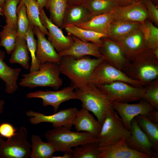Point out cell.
<instances>
[{
    "label": "cell",
    "instance_id": "6da1fadb",
    "mask_svg": "<svg viewBox=\"0 0 158 158\" xmlns=\"http://www.w3.org/2000/svg\"><path fill=\"white\" fill-rule=\"evenodd\" d=\"M104 60L102 58L92 59L88 56L80 57L65 56H62L59 65L60 73L69 79L75 89L90 83L93 71Z\"/></svg>",
    "mask_w": 158,
    "mask_h": 158
},
{
    "label": "cell",
    "instance_id": "7a4b0ae2",
    "mask_svg": "<svg viewBox=\"0 0 158 158\" xmlns=\"http://www.w3.org/2000/svg\"><path fill=\"white\" fill-rule=\"evenodd\" d=\"M75 90L76 99L82 102V108L92 112L102 125L108 113L114 109L112 102L91 83Z\"/></svg>",
    "mask_w": 158,
    "mask_h": 158
},
{
    "label": "cell",
    "instance_id": "3957f363",
    "mask_svg": "<svg viewBox=\"0 0 158 158\" xmlns=\"http://www.w3.org/2000/svg\"><path fill=\"white\" fill-rule=\"evenodd\" d=\"M64 126L54 128L47 131L44 136L56 147L57 152L72 153L71 148L85 143L97 141V137L84 132H73Z\"/></svg>",
    "mask_w": 158,
    "mask_h": 158
},
{
    "label": "cell",
    "instance_id": "277c9868",
    "mask_svg": "<svg viewBox=\"0 0 158 158\" xmlns=\"http://www.w3.org/2000/svg\"><path fill=\"white\" fill-rule=\"evenodd\" d=\"M123 72L144 86L158 79V59L148 49L129 62Z\"/></svg>",
    "mask_w": 158,
    "mask_h": 158
},
{
    "label": "cell",
    "instance_id": "5b68a950",
    "mask_svg": "<svg viewBox=\"0 0 158 158\" xmlns=\"http://www.w3.org/2000/svg\"><path fill=\"white\" fill-rule=\"evenodd\" d=\"M59 63L47 62L40 65L38 71L24 73L19 85L32 89L37 87H49L58 90L62 83Z\"/></svg>",
    "mask_w": 158,
    "mask_h": 158
},
{
    "label": "cell",
    "instance_id": "8992f818",
    "mask_svg": "<svg viewBox=\"0 0 158 158\" xmlns=\"http://www.w3.org/2000/svg\"><path fill=\"white\" fill-rule=\"evenodd\" d=\"M130 131L127 129L117 112L113 110L107 115L102 124L97 142L99 147L112 145L130 137Z\"/></svg>",
    "mask_w": 158,
    "mask_h": 158
},
{
    "label": "cell",
    "instance_id": "52a82bcc",
    "mask_svg": "<svg viewBox=\"0 0 158 158\" xmlns=\"http://www.w3.org/2000/svg\"><path fill=\"white\" fill-rule=\"evenodd\" d=\"M95 85L111 102L121 103L140 100L142 98L145 89L144 86L136 87L121 81Z\"/></svg>",
    "mask_w": 158,
    "mask_h": 158
},
{
    "label": "cell",
    "instance_id": "ba28073f",
    "mask_svg": "<svg viewBox=\"0 0 158 158\" xmlns=\"http://www.w3.org/2000/svg\"><path fill=\"white\" fill-rule=\"evenodd\" d=\"M31 152L27 130L21 126L14 135L3 141L0 147V158H28Z\"/></svg>",
    "mask_w": 158,
    "mask_h": 158
},
{
    "label": "cell",
    "instance_id": "9c48e42d",
    "mask_svg": "<svg viewBox=\"0 0 158 158\" xmlns=\"http://www.w3.org/2000/svg\"><path fill=\"white\" fill-rule=\"evenodd\" d=\"M116 81L125 82L136 87H144L141 83L130 78L122 71L104 60L95 68L89 80L90 83L95 85L105 84Z\"/></svg>",
    "mask_w": 158,
    "mask_h": 158
},
{
    "label": "cell",
    "instance_id": "30bf717a",
    "mask_svg": "<svg viewBox=\"0 0 158 158\" xmlns=\"http://www.w3.org/2000/svg\"><path fill=\"white\" fill-rule=\"evenodd\" d=\"M78 110L76 107H70L60 110L51 115H46L29 110L26 112V114L30 117L29 120L32 124L49 123H51L53 128L64 126L71 129Z\"/></svg>",
    "mask_w": 158,
    "mask_h": 158
},
{
    "label": "cell",
    "instance_id": "8fae6325",
    "mask_svg": "<svg viewBox=\"0 0 158 158\" xmlns=\"http://www.w3.org/2000/svg\"><path fill=\"white\" fill-rule=\"evenodd\" d=\"M112 103L113 109L121 118L124 126L130 131L131 121L134 118L139 115L147 118L151 111L155 109L143 99L136 104L115 102Z\"/></svg>",
    "mask_w": 158,
    "mask_h": 158
},
{
    "label": "cell",
    "instance_id": "7c38bea8",
    "mask_svg": "<svg viewBox=\"0 0 158 158\" xmlns=\"http://www.w3.org/2000/svg\"><path fill=\"white\" fill-rule=\"evenodd\" d=\"M75 89L71 85L59 91L37 90L27 93L26 97L28 98L41 99L43 106L45 107L49 105L52 106L54 108V113L57 111L60 105L63 102L71 99H76Z\"/></svg>",
    "mask_w": 158,
    "mask_h": 158
},
{
    "label": "cell",
    "instance_id": "4fadbf2b",
    "mask_svg": "<svg viewBox=\"0 0 158 158\" xmlns=\"http://www.w3.org/2000/svg\"><path fill=\"white\" fill-rule=\"evenodd\" d=\"M116 42L121 46L129 62L149 49L142 26L140 28Z\"/></svg>",
    "mask_w": 158,
    "mask_h": 158
},
{
    "label": "cell",
    "instance_id": "5bb4252c",
    "mask_svg": "<svg viewBox=\"0 0 158 158\" xmlns=\"http://www.w3.org/2000/svg\"><path fill=\"white\" fill-rule=\"evenodd\" d=\"M40 11L41 22L48 31V39L56 51L59 53L71 47L74 42L71 35L65 36L62 29L53 23L47 17L44 9Z\"/></svg>",
    "mask_w": 158,
    "mask_h": 158
},
{
    "label": "cell",
    "instance_id": "9a60e30c",
    "mask_svg": "<svg viewBox=\"0 0 158 158\" xmlns=\"http://www.w3.org/2000/svg\"><path fill=\"white\" fill-rule=\"evenodd\" d=\"M103 43L100 51L104 60L123 71L129 62L125 56L122 49L117 42L107 37L102 39Z\"/></svg>",
    "mask_w": 158,
    "mask_h": 158
},
{
    "label": "cell",
    "instance_id": "2e32d148",
    "mask_svg": "<svg viewBox=\"0 0 158 158\" xmlns=\"http://www.w3.org/2000/svg\"><path fill=\"white\" fill-rule=\"evenodd\" d=\"M34 31L37 39L35 55L37 64L40 66L47 62L59 63L62 56L56 51L51 42L38 27H34Z\"/></svg>",
    "mask_w": 158,
    "mask_h": 158
},
{
    "label": "cell",
    "instance_id": "e0dca14e",
    "mask_svg": "<svg viewBox=\"0 0 158 158\" xmlns=\"http://www.w3.org/2000/svg\"><path fill=\"white\" fill-rule=\"evenodd\" d=\"M123 138L114 144L99 147L98 158H150L148 155L130 148Z\"/></svg>",
    "mask_w": 158,
    "mask_h": 158
},
{
    "label": "cell",
    "instance_id": "ac0fdd59",
    "mask_svg": "<svg viewBox=\"0 0 158 158\" xmlns=\"http://www.w3.org/2000/svg\"><path fill=\"white\" fill-rule=\"evenodd\" d=\"M114 20L140 22L148 19L149 14L141 0L129 5L117 7L113 10Z\"/></svg>",
    "mask_w": 158,
    "mask_h": 158
},
{
    "label": "cell",
    "instance_id": "d6986e66",
    "mask_svg": "<svg viewBox=\"0 0 158 158\" xmlns=\"http://www.w3.org/2000/svg\"><path fill=\"white\" fill-rule=\"evenodd\" d=\"M130 131V136L126 139L127 145L133 150L150 157L154 155L152 143L140 127L135 118L131 121Z\"/></svg>",
    "mask_w": 158,
    "mask_h": 158
},
{
    "label": "cell",
    "instance_id": "ffe728a7",
    "mask_svg": "<svg viewBox=\"0 0 158 158\" xmlns=\"http://www.w3.org/2000/svg\"><path fill=\"white\" fill-rule=\"evenodd\" d=\"M71 35L73 40V43L68 49L58 53L61 56H69L80 57L92 56L96 58H102L99 50L101 45L84 41L74 36Z\"/></svg>",
    "mask_w": 158,
    "mask_h": 158
},
{
    "label": "cell",
    "instance_id": "44dd1931",
    "mask_svg": "<svg viewBox=\"0 0 158 158\" xmlns=\"http://www.w3.org/2000/svg\"><path fill=\"white\" fill-rule=\"evenodd\" d=\"M73 126L77 132H87L97 137L102 125L89 111L82 108L77 111L73 122Z\"/></svg>",
    "mask_w": 158,
    "mask_h": 158
},
{
    "label": "cell",
    "instance_id": "7402d4cb",
    "mask_svg": "<svg viewBox=\"0 0 158 158\" xmlns=\"http://www.w3.org/2000/svg\"><path fill=\"white\" fill-rule=\"evenodd\" d=\"M92 16L84 4L68 5L61 29L68 25L77 26L90 20Z\"/></svg>",
    "mask_w": 158,
    "mask_h": 158
},
{
    "label": "cell",
    "instance_id": "603a6c76",
    "mask_svg": "<svg viewBox=\"0 0 158 158\" xmlns=\"http://www.w3.org/2000/svg\"><path fill=\"white\" fill-rule=\"evenodd\" d=\"M5 57L4 52L0 49V79L5 83V92L12 94L18 88L17 81L21 69L13 68L9 66L4 61Z\"/></svg>",
    "mask_w": 158,
    "mask_h": 158
},
{
    "label": "cell",
    "instance_id": "cb8c5ba5",
    "mask_svg": "<svg viewBox=\"0 0 158 158\" xmlns=\"http://www.w3.org/2000/svg\"><path fill=\"white\" fill-rule=\"evenodd\" d=\"M142 25L138 22L114 20L109 26L107 38L117 42L140 28Z\"/></svg>",
    "mask_w": 158,
    "mask_h": 158
},
{
    "label": "cell",
    "instance_id": "d4e9b609",
    "mask_svg": "<svg viewBox=\"0 0 158 158\" xmlns=\"http://www.w3.org/2000/svg\"><path fill=\"white\" fill-rule=\"evenodd\" d=\"M114 20L112 11L107 13L93 16L86 22L77 26L83 29L107 35L109 26Z\"/></svg>",
    "mask_w": 158,
    "mask_h": 158
},
{
    "label": "cell",
    "instance_id": "484cf974",
    "mask_svg": "<svg viewBox=\"0 0 158 158\" xmlns=\"http://www.w3.org/2000/svg\"><path fill=\"white\" fill-rule=\"evenodd\" d=\"M31 142V158H51L54 153L57 152L52 144L43 142L39 135H32Z\"/></svg>",
    "mask_w": 158,
    "mask_h": 158
},
{
    "label": "cell",
    "instance_id": "4316f807",
    "mask_svg": "<svg viewBox=\"0 0 158 158\" xmlns=\"http://www.w3.org/2000/svg\"><path fill=\"white\" fill-rule=\"evenodd\" d=\"M29 50L25 38L17 36L14 48L9 60L11 63L20 64L24 68H30Z\"/></svg>",
    "mask_w": 158,
    "mask_h": 158
},
{
    "label": "cell",
    "instance_id": "83f0119b",
    "mask_svg": "<svg viewBox=\"0 0 158 158\" xmlns=\"http://www.w3.org/2000/svg\"><path fill=\"white\" fill-rule=\"evenodd\" d=\"M68 6L67 0H47L45 7L49 13L51 22L61 28Z\"/></svg>",
    "mask_w": 158,
    "mask_h": 158
},
{
    "label": "cell",
    "instance_id": "f1b7e54d",
    "mask_svg": "<svg viewBox=\"0 0 158 158\" xmlns=\"http://www.w3.org/2000/svg\"><path fill=\"white\" fill-rule=\"evenodd\" d=\"M68 35L74 36L85 42H90L102 45V39L108 36L105 34L83 29L73 25H68L64 28Z\"/></svg>",
    "mask_w": 158,
    "mask_h": 158
},
{
    "label": "cell",
    "instance_id": "f546056e",
    "mask_svg": "<svg viewBox=\"0 0 158 158\" xmlns=\"http://www.w3.org/2000/svg\"><path fill=\"white\" fill-rule=\"evenodd\" d=\"M140 127L148 137L153 146V149L158 152V124L145 116L139 115L135 117Z\"/></svg>",
    "mask_w": 158,
    "mask_h": 158
},
{
    "label": "cell",
    "instance_id": "4dcf8cb0",
    "mask_svg": "<svg viewBox=\"0 0 158 158\" xmlns=\"http://www.w3.org/2000/svg\"><path fill=\"white\" fill-rule=\"evenodd\" d=\"M19 3L26 7L29 23L34 27H38L42 33L47 35V30L40 21V9L37 0H20Z\"/></svg>",
    "mask_w": 158,
    "mask_h": 158
},
{
    "label": "cell",
    "instance_id": "1f68e13d",
    "mask_svg": "<svg viewBox=\"0 0 158 158\" xmlns=\"http://www.w3.org/2000/svg\"><path fill=\"white\" fill-rule=\"evenodd\" d=\"M84 4L92 17L111 12L118 7L115 0H87Z\"/></svg>",
    "mask_w": 158,
    "mask_h": 158
},
{
    "label": "cell",
    "instance_id": "d6a6232c",
    "mask_svg": "<svg viewBox=\"0 0 158 158\" xmlns=\"http://www.w3.org/2000/svg\"><path fill=\"white\" fill-rule=\"evenodd\" d=\"M75 147L72 158H98L100 153L97 141L90 142Z\"/></svg>",
    "mask_w": 158,
    "mask_h": 158
},
{
    "label": "cell",
    "instance_id": "836d02e7",
    "mask_svg": "<svg viewBox=\"0 0 158 158\" xmlns=\"http://www.w3.org/2000/svg\"><path fill=\"white\" fill-rule=\"evenodd\" d=\"M17 36V29L6 24L0 32V47H3L8 54H11Z\"/></svg>",
    "mask_w": 158,
    "mask_h": 158
},
{
    "label": "cell",
    "instance_id": "e575fe53",
    "mask_svg": "<svg viewBox=\"0 0 158 158\" xmlns=\"http://www.w3.org/2000/svg\"><path fill=\"white\" fill-rule=\"evenodd\" d=\"M20 0H6L3 9V14L6 18V24L17 29V10Z\"/></svg>",
    "mask_w": 158,
    "mask_h": 158
},
{
    "label": "cell",
    "instance_id": "d590c367",
    "mask_svg": "<svg viewBox=\"0 0 158 158\" xmlns=\"http://www.w3.org/2000/svg\"><path fill=\"white\" fill-rule=\"evenodd\" d=\"M34 27L33 26L29 23V28L25 37L27 46L32 59L31 64L29 68L30 72L37 71L39 70L40 67V66L37 63L36 59L37 41L34 38Z\"/></svg>",
    "mask_w": 158,
    "mask_h": 158
},
{
    "label": "cell",
    "instance_id": "8d00e7d4",
    "mask_svg": "<svg viewBox=\"0 0 158 158\" xmlns=\"http://www.w3.org/2000/svg\"><path fill=\"white\" fill-rule=\"evenodd\" d=\"M148 48L153 50L158 48V28L148 19L142 23Z\"/></svg>",
    "mask_w": 158,
    "mask_h": 158
},
{
    "label": "cell",
    "instance_id": "74e56055",
    "mask_svg": "<svg viewBox=\"0 0 158 158\" xmlns=\"http://www.w3.org/2000/svg\"><path fill=\"white\" fill-rule=\"evenodd\" d=\"M17 36L25 38L28 30L29 22L25 6L19 3L17 8Z\"/></svg>",
    "mask_w": 158,
    "mask_h": 158
},
{
    "label": "cell",
    "instance_id": "f35d334b",
    "mask_svg": "<svg viewBox=\"0 0 158 158\" xmlns=\"http://www.w3.org/2000/svg\"><path fill=\"white\" fill-rule=\"evenodd\" d=\"M144 87L145 89L142 99L158 109V79L150 82Z\"/></svg>",
    "mask_w": 158,
    "mask_h": 158
},
{
    "label": "cell",
    "instance_id": "ab89813d",
    "mask_svg": "<svg viewBox=\"0 0 158 158\" xmlns=\"http://www.w3.org/2000/svg\"><path fill=\"white\" fill-rule=\"evenodd\" d=\"M149 14L148 19L157 27L158 25V7L152 0H141Z\"/></svg>",
    "mask_w": 158,
    "mask_h": 158
},
{
    "label": "cell",
    "instance_id": "60d3db41",
    "mask_svg": "<svg viewBox=\"0 0 158 158\" xmlns=\"http://www.w3.org/2000/svg\"><path fill=\"white\" fill-rule=\"evenodd\" d=\"M17 129L11 124L6 122L0 124V135L2 137L9 139L16 133Z\"/></svg>",
    "mask_w": 158,
    "mask_h": 158
},
{
    "label": "cell",
    "instance_id": "b9f144b4",
    "mask_svg": "<svg viewBox=\"0 0 158 158\" xmlns=\"http://www.w3.org/2000/svg\"><path fill=\"white\" fill-rule=\"evenodd\" d=\"M118 7L127 6L137 2L140 0H115Z\"/></svg>",
    "mask_w": 158,
    "mask_h": 158
},
{
    "label": "cell",
    "instance_id": "7bdbcfd3",
    "mask_svg": "<svg viewBox=\"0 0 158 158\" xmlns=\"http://www.w3.org/2000/svg\"><path fill=\"white\" fill-rule=\"evenodd\" d=\"M151 121L156 123H158V109H155L150 112L148 117L147 118Z\"/></svg>",
    "mask_w": 158,
    "mask_h": 158
},
{
    "label": "cell",
    "instance_id": "ee69618b",
    "mask_svg": "<svg viewBox=\"0 0 158 158\" xmlns=\"http://www.w3.org/2000/svg\"><path fill=\"white\" fill-rule=\"evenodd\" d=\"M63 156H53L51 158H72V153H65Z\"/></svg>",
    "mask_w": 158,
    "mask_h": 158
},
{
    "label": "cell",
    "instance_id": "f6af8a7d",
    "mask_svg": "<svg viewBox=\"0 0 158 158\" xmlns=\"http://www.w3.org/2000/svg\"><path fill=\"white\" fill-rule=\"evenodd\" d=\"M68 5L84 4L87 0H67Z\"/></svg>",
    "mask_w": 158,
    "mask_h": 158
},
{
    "label": "cell",
    "instance_id": "bcb514c9",
    "mask_svg": "<svg viewBox=\"0 0 158 158\" xmlns=\"http://www.w3.org/2000/svg\"><path fill=\"white\" fill-rule=\"evenodd\" d=\"M47 0H37L40 10L44 9Z\"/></svg>",
    "mask_w": 158,
    "mask_h": 158
},
{
    "label": "cell",
    "instance_id": "7dc6e473",
    "mask_svg": "<svg viewBox=\"0 0 158 158\" xmlns=\"http://www.w3.org/2000/svg\"><path fill=\"white\" fill-rule=\"evenodd\" d=\"M5 104L4 100L0 99V114L2 113L3 112Z\"/></svg>",
    "mask_w": 158,
    "mask_h": 158
},
{
    "label": "cell",
    "instance_id": "c3c4849f",
    "mask_svg": "<svg viewBox=\"0 0 158 158\" xmlns=\"http://www.w3.org/2000/svg\"><path fill=\"white\" fill-rule=\"evenodd\" d=\"M152 50L154 54L157 58L158 59V48Z\"/></svg>",
    "mask_w": 158,
    "mask_h": 158
},
{
    "label": "cell",
    "instance_id": "681fc988",
    "mask_svg": "<svg viewBox=\"0 0 158 158\" xmlns=\"http://www.w3.org/2000/svg\"><path fill=\"white\" fill-rule=\"evenodd\" d=\"M6 0H0V7L3 8L4 5Z\"/></svg>",
    "mask_w": 158,
    "mask_h": 158
},
{
    "label": "cell",
    "instance_id": "f907efd6",
    "mask_svg": "<svg viewBox=\"0 0 158 158\" xmlns=\"http://www.w3.org/2000/svg\"><path fill=\"white\" fill-rule=\"evenodd\" d=\"M4 140L3 138V137L1 136L0 135V147L3 142Z\"/></svg>",
    "mask_w": 158,
    "mask_h": 158
},
{
    "label": "cell",
    "instance_id": "816d5d0a",
    "mask_svg": "<svg viewBox=\"0 0 158 158\" xmlns=\"http://www.w3.org/2000/svg\"><path fill=\"white\" fill-rule=\"evenodd\" d=\"M153 2L156 5H158V0H152Z\"/></svg>",
    "mask_w": 158,
    "mask_h": 158
},
{
    "label": "cell",
    "instance_id": "f5cc1de1",
    "mask_svg": "<svg viewBox=\"0 0 158 158\" xmlns=\"http://www.w3.org/2000/svg\"><path fill=\"white\" fill-rule=\"evenodd\" d=\"M3 9L0 7V15L3 16Z\"/></svg>",
    "mask_w": 158,
    "mask_h": 158
}]
</instances>
